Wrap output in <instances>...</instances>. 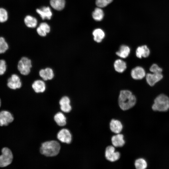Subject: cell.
<instances>
[{
  "mask_svg": "<svg viewBox=\"0 0 169 169\" xmlns=\"http://www.w3.org/2000/svg\"><path fill=\"white\" fill-rule=\"evenodd\" d=\"M50 3L51 6L54 9L60 11L63 9L65 7V0H50Z\"/></svg>",
  "mask_w": 169,
  "mask_h": 169,
  "instance_id": "d6986e66",
  "label": "cell"
},
{
  "mask_svg": "<svg viewBox=\"0 0 169 169\" xmlns=\"http://www.w3.org/2000/svg\"><path fill=\"white\" fill-rule=\"evenodd\" d=\"M54 119L59 126H64L66 124V118L64 115L60 112L56 114L54 116Z\"/></svg>",
  "mask_w": 169,
  "mask_h": 169,
  "instance_id": "cb8c5ba5",
  "label": "cell"
},
{
  "mask_svg": "<svg viewBox=\"0 0 169 169\" xmlns=\"http://www.w3.org/2000/svg\"><path fill=\"white\" fill-rule=\"evenodd\" d=\"M14 118L12 114L7 110L0 112V126H7L14 120Z\"/></svg>",
  "mask_w": 169,
  "mask_h": 169,
  "instance_id": "ba28073f",
  "label": "cell"
},
{
  "mask_svg": "<svg viewBox=\"0 0 169 169\" xmlns=\"http://www.w3.org/2000/svg\"><path fill=\"white\" fill-rule=\"evenodd\" d=\"M1 99L0 98V107L1 106Z\"/></svg>",
  "mask_w": 169,
  "mask_h": 169,
  "instance_id": "836d02e7",
  "label": "cell"
},
{
  "mask_svg": "<svg viewBox=\"0 0 169 169\" xmlns=\"http://www.w3.org/2000/svg\"><path fill=\"white\" fill-rule=\"evenodd\" d=\"M114 67L115 71L119 73L123 72L126 68V63L120 59L116 60L114 63Z\"/></svg>",
  "mask_w": 169,
  "mask_h": 169,
  "instance_id": "44dd1931",
  "label": "cell"
},
{
  "mask_svg": "<svg viewBox=\"0 0 169 169\" xmlns=\"http://www.w3.org/2000/svg\"><path fill=\"white\" fill-rule=\"evenodd\" d=\"M0 155V167H4L10 165L13 159V155L11 150L8 148L4 147L1 150Z\"/></svg>",
  "mask_w": 169,
  "mask_h": 169,
  "instance_id": "5b68a950",
  "label": "cell"
},
{
  "mask_svg": "<svg viewBox=\"0 0 169 169\" xmlns=\"http://www.w3.org/2000/svg\"><path fill=\"white\" fill-rule=\"evenodd\" d=\"M150 54V50L147 46L143 45L138 47L136 51V56L139 58L148 57Z\"/></svg>",
  "mask_w": 169,
  "mask_h": 169,
  "instance_id": "ac0fdd59",
  "label": "cell"
},
{
  "mask_svg": "<svg viewBox=\"0 0 169 169\" xmlns=\"http://www.w3.org/2000/svg\"><path fill=\"white\" fill-rule=\"evenodd\" d=\"M70 102V100L68 97L64 96L62 97L59 101L61 110L66 113L69 112L72 109Z\"/></svg>",
  "mask_w": 169,
  "mask_h": 169,
  "instance_id": "5bb4252c",
  "label": "cell"
},
{
  "mask_svg": "<svg viewBox=\"0 0 169 169\" xmlns=\"http://www.w3.org/2000/svg\"><path fill=\"white\" fill-rule=\"evenodd\" d=\"M57 137L61 142L67 144L70 143L72 140L71 134L69 130L66 129L60 131L57 134Z\"/></svg>",
  "mask_w": 169,
  "mask_h": 169,
  "instance_id": "9c48e42d",
  "label": "cell"
},
{
  "mask_svg": "<svg viewBox=\"0 0 169 169\" xmlns=\"http://www.w3.org/2000/svg\"><path fill=\"white\" fill-rule=\"evenodd\" d=\"M8 49V45L5 39L0 37V54L5 53Z\"/></svg>",
  "mask_w": 169,
  "mask_h": 169,
  "instance_id": "4316f807",
  "label": "cell"
},
{
  "mask_svg": "<svg viewBox=\"0 0 169 169\" xmlns=\"http://www.w3.org/2000/svg\"><path fill=\"white\" fill-rule=\"evenodd\" d=\"M8 18V13L7 10L3 8H0V23L6 22Z\"/></svg>",
  "mask_w": 169,
  "mask_h": 169,
  "instance_id": "83f0119b",
  "label": "cell"
},
{
  "mask_svg": "<svg viewBox=\"0 0 169 169\" xmlns=\"http://www.w3.org/2000/svg\"><path fill=\"white\" fill-rule=\"evenodd\" d=\"M7 69L6 61L4 59H0V75L3 74Z\"/></svg>",
  "mask_w": 169,
  "mask_h": 169,
  "instance_id": "4dcf8cb0",
  "label": "cell"
},
{
  "mask_svg": "<svg viewBox=\"0 0 169 169\" xmlns=\"http://www.w3.org/2000/svg\"><path fill=\"white\" fill-rule=\"evenodd\" d=\"M94 40L97 43L101 42L104 38L105 33L104 31L100 28L95 29L92 33Z\"/></svg>",
  "mask_w": 169,
  "mask_h": 169,
  "instance_id": "7402d4cb",
  "label": "cell"
},
{
  "mask_svg": "<svg viewBox=\"0 0 169 169\" xmlns=\"http://www.w3.org/2000/svg\"><path fill=\"white\" fill-rule=\"evenodd\" d=\"M105 155L106 159L111 162L118 160L120 156V153L115 151L114 146H108L106 148Z\"/></svg>",
  "mask_w": 169,
  "mask_h": 169,
  "instance_id": "8992f818",
  "label": "cell"
},
{
  "mask_svg": "<svg viewBox=\"0 0 169 169\" xmlns=\"http://www.w3.org/2000/svg\"><path fill=\"white\" fill-rule=\"evenodd\" d=\"M130 52V49L127 46L123 45L121 46L119 50L116 52V54L120 58H125L127 57Z\"/></svg>",
  "mask_w": 169,
  "mask_h": 169,
  "instance_id": "ffe728a7",
  "label": "cell"
},
{
  "mask_svg": "<svg viewBox=\"0 0 169 169\" xmlns=\"http://www.w3.org/2000/svg\"><path fill=\"white\" fill-rule=\"evenodd\" d=\"M39 75L44 81L51 80L54 76V70L50 67L41 69L39 71Z\"/></svg>",
  "mask_w": 169,
  "mask_h": 169,
  "instance_id": "30bf717a",
  "label": "cell"
},
{
  "mask_svg": "<svg viewBox=\"0 0 169 169\" xmlns=\"http://www.w3.org/2000/svg\"><path fill=\"white\" fill-rule=\"evenodd\" d=\"M152 108L154 111H166L169 109V97L164 94L158 95L155 99Z\"/></svg>",
  "mask_w": 169,
  "mask_h": 169,
  "instance_id": "3957f363",
  "label": "cell"
},
{
  "mask_svg": "<svg viewBox=\"0 0 169 169\" xmlns=\"http://www.w3.org/2000/svg\"><path fill=\"white\" fill-rule=\"evenodd\" d=\"M136 103V98L129 90H121L120 93L118 103L120 109L123 110H128L133 107Z\"/></svg>",
  "mask_w": 169,
  "mask_h": 169,
  "instance_id": "6da1fadb",
  "label": "cell"
},
{
  "mask_svg": "<svg viewBox=\"0 0 169 169\" xmlns=\"http://www.w3.org/2000/svg\"><path fill=\"white\" fill-rule=\"evenodd\" d=\"M61 146L55 141H51L43 143L40 148L41 153L47 156H54L59 153Z\"/></svg>",
  "mask_w": 169,
  "mask_h": 169,
  "instance_id": "7a4b0ae2",
  "label": "cell"
},
{
  "mask_svg": "<svg viewBox=\"0 0 169 169\" xmlns=\"http://www.w3.org/2000/svg\"><path fill=\"white\" fill-rule=\"evenodd\" d=\"M36 11L43 20L45 18L50 19L52 15L51 9L49 7H43L36 9Z\"/></svg>",
  "mask_w": 169,
  "mask_h": 169,
  "instance_id": "9a60e30c",
  "label": "cell"
},
{
  "mask_svg": "<svg viewBox=\"0 0 169 169\" xmlns=\"http://www.w3.org/2000/svg\"><path fill=\"white\" fill-rule=\"evenodd\" d=\"M37 31L38 35L40 36L44 37L46 35L47 33L42 29L39 27H38L37 28Z\"/></svg>",
  "mask_w": 169,
  "mask_h": 169,
  "instance_id": "d6a6232c",
  "label": "cell"
},
{
  "mask_svg": "<svg viewBox=\"0 0 169 169\" xmlns=\"http://www.w3.org/2000/svg\"><path fill=\"white\" fill-rule=\"evenodd\" d=\"M8 86L10 89L15 90L21 88L22 82L20 77L17 74H13L9 78L7 81Z\"/></svg>",
  "mask_w": 169,
  "mask_h": 169,
  "instance_id": "52a82bcc",
  "label": "cell"
},
{
  "mask_svg": "<svg viewBox=\"0 0 169 169\" xmlns=\"http://www.w3.org/2000/svg\"><path fill=\"white\" fill-rule=\"evenodd\" d=\"M44 81L41 79H37L33 82L32 87L34 91L36 93H42L46 89V85Z\"/></svg>",
  "mask_w": 169,
  "mask_h": 169,
  "instance_id": "7c38bea8",
  "label": "cell"
},
{
  "mask_svg": "<svg viewBox=\"0 0 169 169\" xmlns=\"http://www.w3.org/2000/svg\"><path fill=\"white\" fill-rule=\"evenodd\" d=\"M111 140L113 146L115 147L123 146L125 142L123 135L120 133L113 136Z\"/></svg>",
  "mask_w": 169,
  "mask_h": 169,
  "instance_id": "2e32d148",
  "label": "cell"
},
{
  "mask_svg": "<svg viewBox=\"0 0 169 169\" xmlns=\"http://www.w3.org/2000/svg\"><path fill=\"white\" fill-rule=\"evenodd\" d=\"M92 16L95 20L97 21H101L104 16L103 11L100 8H96L93 12Z\"/></svg>",
  "mask_w": 169,
  "mask_h": 169,
  "instance_id": "d4e9b609",
  "label": "cell"
},
{
  "mask_svg": "<svg viewBox=\"0 0 169 169\" xmlns=\"http://www.w3.org/2000/svg\"><path fill=\"white\" fill-rule=\"evenodd\" d=\"M24 22L27 27L30 28H35L37 24V19L30 15L26 16L24 19Z\"/></svg>",
  "mask_w": 169,
  "mask_h": 169,
  "instance_id": "603a6c76",
  "label": "cell"
},
{
  "mask_svg": "<svg viewBox=\"0 0 169 169\" xmlns=\"http://www.w3.org/2000/svg\"><path fill=\"white\" fill-rule=\"evenodd\" d=\"M150 70L153 73H161L162 69L156 64H153L150 67Z\"/></svg>",
  "mask_w": 169,
  "mask_h": 169,
  "instance_id": "f546056e",
  "label": "cell"
},
{
  "mask_svg": "<svg viewBox=\"0 0 169 169\" xmlns=\"http://www.w3.org/2000/svg\"><path fill=\"white\" fill-rule=\"evenodd\" d=\"M131 75L132 77L136 80L141 79L146 76L144 69L140 66H137L131 71Z\"/></svg>",
  "mask_w": 169,
  "mask_h": 169,
  "instance_id": "4fadbf2b",
  "label": "cell"
},
{
  "mask_svg": "<svg viewBox=\"0 0 169 169\" xmlns=\"http://www.w3.org/2000/svg\"><path fill=\"white\" fill-rule=\"evenodd\" d=\"M163 77L161 73H148L146 75V79L148 84L151 86H153L161 80Z\"/></svg>",
  "mask_w": 169,
  "mask_h": 169,
  "instance_id": "8fae6325",
  "label": "cell"
},
{
  "mask_svg": "<svg viewBox=\"0 0 169 169\" xmlns=\"http://www.w3.org/2000/svg\"><path fill=\"white\" fill-rule=\"evenodd\" d=\"M135 166L137 169H145L147 167V163L144 159L140 158L135 161Z\"/></svg>",
  "mask_w": 169,
  "mask_h": 169,
  "instance_id": "484cf974",
  "label": "cell"
},
{
  "mask_svg": "<svg viewBox=\"0 0 169 169\" xmlns=\"http://www.w3.org/2000/svg\"><path fill=\"white\" fill-rule=\"evenodd\" d=\"M113 0H96L95 4L100 8L105 7L111 3Z\"/></svg>",
  "mask_w": 169,
  "mask_h": 169,
  "instance_id": "f1b7e54d",
  "label": "cell"
},
{
  "mask_svg": "<svg viewBox=\"0 0 169 169\" xmlns=\"http://www.w3.org/2000/svg\"><path fill=\"white\" fill-rule=\"evenodd\" d=\"M32 66L31 60L27 57H23L18 62L17 68L21 74L27 75L30 74Z\"/></svg>",
  "mask_w": 169,
  "mask_h": 169,
  "instance_id": "277c9868",
  "label": "cell"
},
{
  "mask_svg": "<svg viewBox=\"0 0 169 169\" xmlns=\"http://www.w3.org/2000/svg\"><path fill=\"white\" fill-rule=\"evenodd\" d=\"M110 126L111 131L116 134L120 133L123 129L122 124L117 120H112L110 122Z\"/></svg>",
  "mask_w": 169,
  "mask_h": 169,
  "instance_id": "e0dca14e",
  "label": "cell"
},
{
  "mask_svg": "<svg viewBox=\"0 0 169 169\" xmlns=\"http://www.w3.org/2000/svg\"><path fill=\"white\" fill-rule=\"evenodd\" d=\"M39 27L44 30L47 33H49L50 31V27L46 23L43 22L41 23Z\"/></svg>",
  "mask_w": 169,
  "mask_h": 169,
  "instance_id": "1f68e13d",
  "label": "cell"
}]
</instances>
